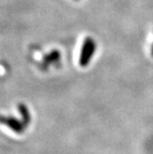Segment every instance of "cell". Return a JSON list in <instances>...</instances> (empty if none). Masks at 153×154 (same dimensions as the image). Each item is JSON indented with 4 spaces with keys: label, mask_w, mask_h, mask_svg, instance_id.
Listing matches in <instances>:
<instances>
[{
    "label": "cell",
    "mask_w": 153,
    "mask_h": 154,
    "mask_svg": "<svg viewBox=\"0 0 153 154\" xmlns=\"http://www.w3.org/2000/svg\"><path fill=\"white\" fill-rule=\"evenodd\" d=\"M96 42L92 37H87L84 39L82 50H81L80 59H79V64L81 67H87L89 66L90 63V60L93 57V54L96 52Z\"/></svg>",
    "instance_id": "cell-1"
},
{
    "label": "cell",
    "mask_w": 153,
    "mask_h": 154,
    "mask_svg": "<svg viewBox=\"0 0 153 154\" xmlns=\"http://www.w3.org/2000/svg\"><path fill=\"white\" fill-rule=\"evenodd\" d=\"M0 122L4 123L5 125L10 127L11 129H13L16 132H21V131H23V129H24L23 124H22L18 119H14V117H12V116H0Z\"/></svg>",
    "instance_id": "cell-2"
},
{
    "label": "cell",
    "mask_w": 153,
    "mask_h": 154,
    "mask_svg": "<svg viewBox=\"0 0 153 154\" xmlns=\"http://www.w3.org/2000/svg\"><path fill=\"white\" fill-rule=\"evenodd\" d=\"M60 58H61L60 52L58 51V50H54V51H52L51 53L45 55L43 61H44L45 64L50 65L52 63H55V62H58V61L60 60Z\"/></svg>",
    "instance_id": "cell-3"
},
{
    "label": "cell",
    "mask_w": 153,
    "mask_h": 154,
    "mask_svg": "<svg viewBox=\"0 0 153 154\" xmlns=\"http://www.w3.org/2000/svg\"><path fill=\"white\" fill-rule=\"evenodd\" d=\"M18 109L22 116V119H23V122L25 123V125H27V124L30 122V112H29L27 106L24 103H19Z\"/></svg>",
    "instance_id": "cell-4"
},
{
    "label": "cell",
    "mask_w": 153,
    "mask_h": 154,
    "mask_svg": "<svg viewBox=\"0 0 153 154\" xmlns=\"http://www.w3.org/2000/svg\"><path fill=\"white\" fill-rule=\"evenodd\" d=\"M151 55L153 56V44H152V47H151Z\"/></svg>",
    "instance_id": "cell-5"
}]
</instances>
